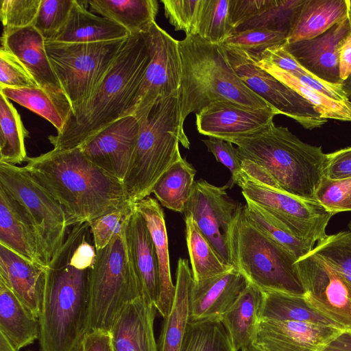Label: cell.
Segmentation results:
<instances>
[{
	"label": "cell",
	"instance_id": "ee69618b",
	"mask_svg": "<svg viewBox=\"0 0 351 351\" xmlns=\"http://www.w3.org/2000/svg\"><path fill=\"white\" fill-rule=\"evenodd\" d=\"M75 0H41L34 27L45 42L51 41L64 25Z\"/></svg>",
	"mask_w": 351,
	"mask_h": 351
},
{
	"label": "cell",
	"instance_id": "f5cc1de1",
	"mask_svg": "<svg viewBox=\"0 0 351 351\" xmlns=\"http://www.w3.org/2000/svg\"><path fill=\"white\" fill-rule=\"evenodd\" d=\"M271 0H230V21L235 30L263 12Z\"/></svg>",
	"mask_w": 351,
	"mask_h": 351
},
{
	"label": "cell",
	"instance_id": "f1b7e54d",
	"mask_svg": "<svg viewBox=\"0 0 351 351\" xmlns=\"http://www.w3.org/2000/svg\"><path fill=\"white\" fill-rule=\"evenodd\" d=\"M193 282L189 261L180 258L176 271L174 301L170 313L164 318L157 343L158 351H180L190 322L189 299Z\"/></svg>",
	"mask_w": 351,
	"mask_h": 351
},
{
	"label": "cell",
	"instance_id": "5bb4252c",
	"mask_svg": "<svg viewBox=\"0 0 351 351\" xmlns=\"http://www.w3.org/2000/svg\"><path fill=\"white\" fill-rule=\"evenodd\" d=\"M226 187L216 186L204 180L195 181L183 214L193 219L220 259L234 267L230 230L242 206L228 196Z\"/></svg>",
	"mask_w": 351,
	"mask_h": 351
},
{
	"label": "cell",
	"instance_id": "d6986e66",
	"mask_svg": "<svg viewBox=\"0 0 351 351\" xmlns=\"http://www.w3.org/2000/svg\"><path fill=\"white\" fill-rule=\"evenodd\" d=\"M350 32L348 15L316 37L286 43L285 46L291 56L317 79L332 86H341L339 50Z\"/></svg>",
	"mask_w": 351,
	"mask_h": 351
},
{
	"label": "cell",
	"instance_id": "8fae6325",
	"mask_svg": "<svg viewBox=\"0 0 351 351\" xmlns=\"http://www.w3.org/2000/svg\"><path fill=\"white\" fill-rule=\"evenodd\" d=\"M236 184L246 202L265 211L296 238L314 245L324 238L334 215L315 200L302 199L239 174Z\"/></svg>",
	"mask_w": 351,
	"mask_h": 351
},
{
	"label": "cell",
	"instance_id": "7c38bea8",
	"mask_svg": "<svg viewBox=\"0 0 351 351\" xmlns=\"http://www.w3.org/2000/svg\"><path fill=\"white\" fill-rule=\"evenodd\" d=\"M222 46L239 78L279 114L293 119L308 130L319 128L327 122L306 99L258 66L248 52Z\"/></svg>",
	"mask_w": 351,
	"mask_h": 351
},
{
	"label": "cell",
	"instance_id": "8d00e7d4",
	"mask_svg": "<svg viewBox=\"0 0 351 351\" xmlns=\"http://www.w3.org/2000/svg\"><path fill=\"white\" fill-rule=\"evenodd\" d=\"M186 240L195 282L221 275L234 267L223 263L191 217H185Z\"/></svg>",
	"mask_w": 351,
	"mask_h": 351
},
{
	"label": "cell",
	"instance_id": "f35d334b",
	"mask_svg": "<svg viewBox=\"0 0 351 351\" xmlns=\"http://www.w3.org/2000/svg\"><path fill=\"white\" fill-rule=\"evenodd\" d=\"M234 33L230 21V0H203L195 35L221 45Z\"/></svg>",
	"mask_w": 351,
	"mask_h": 351
},
{
	"label": "cell",
	"instance_id": "ba28073f",
	"mask_svg": "<svg viewBox=\"0 0 351 351\" xmlns=\"http://www.w3.org/2000/svg\"><path fill=\"white\" fill-rule=\"evenodd\" d=\"M141 296L140 285L128 257L123 228L108 245L96 250L95 261L88 277L83 335L96 330L110 331L122 309Z\"/></svg>",
	"mask_w": 351,
	"mask_h": 351
},
{
	"label": "cell",
	"instance_id": "6125c7cd",
	"mask_svg": "<svg viewBox=\"0 0 351 351\" xmlns=\"http://www.w3.org/2000/svg\"><path fill=\"white\" fill-rule=\"evenodd\" d=\"M240 351H263L258 348L256 347L254 345H251L245 348L242 349Z\"/></svg>",
	"mask_w": 351,
	"mask_h": 351
},
{
	"label": "cell",
	"instance_id": "3957f363",
	"mask_svg": "<svg viewBox=\"0 0 351 351\" xmlns=\"http://www.w3.org/2000/svg\"><path fill=\"white\" fill-rule=\"evenodd\" d=\"M247 178L293 196L315 200L327 163L321 146L302 141L273 123L254 135L232 140Z\"/></svg>",
	"mask_w": 351,
	"mask_h": 351
},
{
	"label": "cell",
	"instance_id": "d6a6232c",
	"mask_svg": "<svg viewBox=\"0 0 351 351\" xmlns=\"http://www.w3.org/2000/svg\"><path fill=\"white\" fill-rule=\"evenodd\" d=\"M92 12L108 18L125 28L130 35L142 34L155 22L156 0H88Z\"/></svg>",
	"mask_w": 351,
	"mask_h": 351
},
{
	"label": "cell",
	"instance_id": "11a10c76",
	"mask_svg": "<svg viewBox=\"0 0 351 351\" xmlns=\"http://www.w3.org/2000/svg\"><path fill=\"white\" fill-rule=\"evenodd\" d=\"M74 351H113L110 332L96 330L84 334Z\"/></svg>",
	"mask_w": 351,
	"mask_h": 351
},
{
	"label": "cell",
	"instance_id": "e0dca14e",
	"mask_svg": "<svg viewBox=\"0 0 351 351\" xmlns=\"http://www.w3.org/2000/svg\"><path fill=\"white\" fill-rule=\"evenodd\" d=\"M279 114L273 108L254 109L230 101H215L195 114L198 132L226 141L247 137L270 126Z\"/></svg>",
	"mask_w": 351,
	"mask_h": 351
},
{
	"label": "cell",
	"instance_id": "f907efd6",
	"mask_svg": "<svg viewBox=\"0 0 351 351\" xmlns=\"http://www.w3.org/2000/svg\"><path fill=\"white\" fill-rule=\"evenodd\" d=\"M351 193V178L330 180L324 177L316 191L315 200L333 215L340 213L345 199Z\"/></svg>",
	"mask_w": 351,
	"mask_h": 351
},
{
	"label": "cell",
	"instance_id": "6da1fadb",
	"mask_svg": "<svg viewBox=\"0 0 351 351\" xmlns=\"http://www.w3.org/2000/svg\"><path fill=\"white\" fill-rule=\"evenodd\" d=\"M96 248L90 222L73 226L48 265L39 320L40 351H74L86 317L90 271Z\"/></svg>",
	"mask_w": 351,
	"mask_h": 351
},
{
	"label": "cell",
	"instance_id": "be15d7a7",
	"mask_svg": "<svg viewBox=\"0 0 351 351\" xmlns=\"http://www.w3.org/2000/svg\"><path fill=\"white\" fill-rule=\"evenodd\" d=\"M349 18L350 21V25H351V0H350V12H349Z\"/></svg>",
	"mask_w": 351,
	"mask_h": 351
},
{
	"label": "cell",
	"instance_id": "44dd1931",
	"mask_svg": "<svg viewBox=\"0 0 351 351\" xmlns=\"http://www.w3.org/2000/svg\"><path fill=\"white\" fill-rule=\"evenodd\" d=\"M248 283L245 277L235 268L199 282L193 280L189 299L190 322L219 319Z\"/></svg>",
	"mask_w": 351,
	"mask_h": 351
},
{
	"label": "cell",
	"instance_id": "83f0119b",
	"mask_svg": "<svg viewBox=\"0 0 351 351\" xmlns=\"http://www.w3.org/2000/svg\"><path fill=\"white\" fill-rule=\"evenodd\" d=\"M350 12V0H304L287 36V43L316 37Z\"/></svg>",
	"mask_w": 351,
	"mask_h": 351
},
{
	"label": "cell",
	"instance_id": "680465c9",
	"mask_svg": "<svg viewBox=\"0 0 351 351\" xmlns=\"http://www.w3.org/2000/svg\"><path fill=\"white\" fill-rule=\"evenodd\" d=\"M0 351H19L17 350L8 339L0 332Z\"/></svg>",
	"mask_w": 351,
	"mask_h": 351
},
{
	"label": "cell",
	"instance_id": "ac0fdd59",
	"mask_svg": "<svg viewBox=\"0 0 351 351\" xmlns=\"http://www.w3.org/2000/svg\"><path fill=\"white\" fill-rule=\"evenodd\" d=\"M139 132L137 119L124 117L80 146L84 155L101 169L123 182Z\"/></svg>",
	"mask_w": 351,
	"mask_h": 351
},
{
	"label": "cell",
	"instance_id": "db71d44e",
	"mask_svg": "<svg viewBox=\"0 0 351 351\" xmlns=\"http://www.w3.org/2000/svg\"><path fill=\"white\" fill-rule=\"evenodd\" d=\"M324 177L330 180L351 178V146L327 154Z\"/></svg>",
	"mask_w": 351,
	"mask_h": 351
},
{
	"label": "cell",
	"instance_id": "681fc988",
	"mask_svg": "<svg viewBox=\"0 0 351 351\" xmlns=\"http://www.w3.org/2000/svg\"><path fill=\"white\" fill-rule=\"evenodd\" d=\"M37 86H38L32 76L19 59L1 47L0 88H20Z\"/></svg>",
	"mask_w": 351,
	"mask_h": 351
},
{
	"label": "cell",
	"instance_id": "ffe728a7",
	"mask_svg": "<svg viewBox=\"0 0 351 351\" xmlns=\"http://www.w3.org/2000/svg\"><path fill=\"white\" fill-rule=\"evenodd\" d=\"M341 331L320 324L260 319L253 345L263 351H322Z\"/></svg>",
	"mask_w": 351,
	"mask_h": 351
},
{
	"label": "cell",
	"instance_id": "6f0895ef",
	"mask_svg": "<svg viewBox=\"0 0 351 351\" xmlns=\"http://www.w3.org/2000/svg\"><path fill=\"white\" fill-rule=\"evenodd\" d=\"M322 351H351V330L341 331Z\"/></svg>",
	"mask_w": 351,
	"mask_h": 351
},
{
	"label": "cell",
	"instance_id": "1f68e13d",
	"mask_svg": "<svg viewBox=\"0 0 351 351\" xmlns=\"http://www.w3.org/2000/svg\"><path fill=\"white\" fill-rule=\"evenodd\" d=\"M262 293L260 319L311 323L341 330L335 322L315 308L305 295L278 291H262Z\"/></svg>",
	"mask_w": 351,
	"mask_h": 351
},
{
	"label": "cell",
	"instance_id": "7dc6e473",
	"mask_svg": "<svg viewBox=\"0 0 351 351\" xmlns=\"http://www.w3.org/2000/svg\"><path fill=\"white\" fill-rule=\"evenodd\" d=\"M41 0H1L0 16L4 30L34 26Z\"/></svg>",
	"mask_w": 351,
	"mask_h": 351
},
{
	"label": "cell",
	"instance_id": "7bdbcfd3",
	"mask_svg": "<svg viewBox=\"0 0 351 351\" xmlns=\"http://www.w3.org/2000/svg\"><path fill=\"white\" fill-rule=\"evenodd\" d=\"M311 252L327 262L351 285V232L327 234Z\"/></svg>",
	"mask_w": 351,
	"mask_h": 351
},
{
	"label": "cell",
	"instance_id": "8992f818",
	"mask_svg": "<svg viewBox=\"0 0 351 351\" xmlns=\"http://www.w3.org/2000/svg\"><path fill=\"white\" fill-rule=\"evenodd\" d=\"M135 118L138 136L123 182L132 204L149 196L159 178L181 156L180 143L190 147L180 119L178 97L159 98Z\"/></svg>",
	"mask_w": 351,
	"mask_h": 351
},
{
	"label": "cell",
	"instance_id": "ab89813d",
	"mask_svg": "<svg viewBox=\"0 0 351 351\" xmlns=\"http://www.w3.org/2000/svg\"><path fill=\"white\" fill-rule=\"evenodd\" d=\"M243 209L246 217L250 223L284 247L298 260L309 254L315 246L310 242L299 239L292 235L258 206L246 202Z\"/></svg>",
	"mask_w": 351,
	"mask_h": 351
},
{
	"label": "cell",
	"instance_id": "4dcf8cb0",
	"mask_svg": "<svg viewBox=\"0 0 351 351\" xmlns=\"http://www.w3.org/2000/svg\"><path fill=\"white\" fill-rule=\"evenodd\" d=\"M39 320L0 279V332L17 350L39 338Z\"/></svg>",
	"mask_w": 351,
	"mask_h": 351
},
{
	"label": "cell",
	"instance_id": "816d5d0a",
	"mask_svg": "<svg viewBox=\"0 0 351 351\" xmlns=\"http://www.w3.org/2000/svg\"><path fill=\"white\" fill-rule=\"evenodd\" d=\"M208 152H211L215 159L226 166L231 173V184H236V180L241 171V161L238 149L229 141L215 137L202 140Z\"/></svg>",
	"mask_w": 351,
	"mask_h": 351
},
{
	"label": "cell",
	"instance_id": "836d02e7",
	"mask_svg": "<svg viewBox=\"0 0 351 351\" xmlns=\"http://www.w3.org/2000/svg\"><path fill=\"white\" fill-rule=\"evenodd\" d=\"M195 169L180 156L159 178L154 193L162 206L183 213L195 185Z\"/></svg>",
	"mask_w": 351,
	"mask_h": 351
},
{
	"label": "cell",
	"instance_id": "74e56055",
	"mask_svg": "<svg viewBox=\"0 0 351 351\" xmlns=\"http://www.w3.org/2000/svg\"><path fill=\"white\" fill-rule=\"evenodd\" d=\"M180 351H237L219 319L189 322Z\"/></svg>",
	"mask_w": 351,
	"mask_h": 351
},
{
	"label": "cell",
	"instance_id": "d4e9b609",
	"mask_svg": "<svg viewBox=\"0 0 351 351\" xmlns=\"http://www.w3.org/2000/svg\"><path fill=\"white\" fill-rule=\"evenodd\" d=\"M145 219L151 234L158 266V295L156 309L163 318L171 311L175 298L170 269L168 237L163 210L158 202L148 196L134 204Z\"/></svg>",
	"mask_w": 351,
	"mask_h": 351
},
{
	"label": "cell",
	"instance_id": "277c9868",
	"mask_svg": "<svg viewBox=\"0 0 351 351\" xmlns=\"http://www.w3.org/2000/svg\"><path fill=\"white\" fill-rule=\"evenodd\" d=\"M149 61L143 34L130 35L88 99L69 114L61 131L49 136L53 148L80 147L128 116Z\"/></svg>",
	"mask_w": 351,
	"mask_h": 351
},
{
	"label": "cell",
	"instance_id": "c3c4849f",
	"mask_svg": "<svg viewBox=\"0 0 351 351\" xmlns=\"http://www.w3.org/2000/svg\"><path fill=\"white\" fill-rule=\"evenodd\" d=\"M165 14L176 31L195 35L203 0H161Z\"/></svg>",
	"mask_w": 351,
	"mask_h": 351
},
{
	"label": "cell",
	"instance_id": "4fadbf2b",
	"mask_svg": "<svg viewBox=\"0 0 351 351\" xmlns=\"http://www.w3.org/2000/svg\"><path fill=\"white\" fill-rule=\"evenodd\" d=\"M150 61L128 116L136 117L159 98L178 97L181 61L178 40L154 22L142 33Z\"/></svg>",
	"mask_w": 351,
	"mask_h": 351
},
{
	"label": "cell",
	"instance_id": "60d3db41",
	"mask_svg": "<svg viewBox=\"0 0 351 351\" xmlns=\"http://www.w3.org/2000/svg\"><path fill=\"white\" fill-rule=\"evenodd\" d=\"M0 93L8 99L45 118L56 127L57 132L62 130L65 118L52 97L41 88H0Z\"/></svg>",
	"mask_w": 351,
	"mask_h": 351
},
{
	"label": "cell",
	"instance_id": "91938a15",
	"mask_svg": "<svg viewBox=\"0 0 351 351\" xmlns=\"http://www.w3.org/2000/svg\"><path fill=\"white\" fill-rule=\"evenodd\" d=\"M341 87L348 100L351 101V75L346 80L342 82Z\"/></svg>",
	"mask_w": 351,
	"mask_h": 351
},
{
	"label": "cell",
	"instance_id": "bcb514c9",
	"mask_svg": "<svg viewBox=\"0 0 351 351\" xmlns=\"http://www.w3.org/2000/svg\"><path fill=\"white\" fill-rule=\"evenodd\" d=\"M134 205L130 202H128L90 222L97 250L105 247L116 235L122 232L125 221L132 213Z\"/></svg>",
	"mask_w": 351,
	"mask_h": 351
},
{
	"label": "cell",
	"instance_id": "484cf974",
	"mask_svg": "<svg viewBox=\"0 0 351 351\" xmlns=\"http://www.w3.org/2000/svg\"><path fill=\"white\" fill-rule=\"evenodd\" d=\"M0 245L31 262L42 265L36 232L27 213L1 186Z\"/></svg>",
	"mask_w": 351,
	"mask_h": 351
},
{
	"label": "cell",
	"instance_id": "52a82bcc",
	"mask_svg": "<svg viewBox=\"0 0 351 351\" xmlns=\"http://www.w3.org/2000/svg\"><path fill=\"white\" fill-rule=\"evenodd\" d=\"M233 266L261 291L305 295L298 259L246 217L242 206L230 235Z\"/></svg>",
	"mask_w": 351,
	"mask_h": 351
},
{
	"label": "cell",
	"instance_id": "9f6ffc18",
	"mask_svg": "<svg viewBox=\"0 0 351 351\" xmlns=\"http://www.w3.org/2000/svg\"><path fill=\"white\" fill-rule=\"evenodd\" d=\"M339 69L342 82L351 75V32L345 38L339 47Z\"/></svg>",
	"mask_w": 351,
	"mask_h": 351
},
{
	"label": "cell",
	"instance_id": "9c48e42d",
	"mask_svg": "<svg viewBox=\"0 0 351 351\" xmlns=\"http://www.w3.org/2000/svg\"><path fill=\"white\" fill-rule=\"evenodd\" d=\"M126 38L95 43L45 42L49 61L71 106V113L90 97Z\"/></svg>",
	"mask_w": 351,
	"mask_h": 351
},
{
	"label": "cell",
	"instance_id": "4316f807",
	"mask_svg": "<svg viewBox=\"0 0 351 351\" xmlns=\"http://www.w3.org/2000/svg\"><path fill=\"white\" fill-rule=\"evenodd\" d=\"M86 1L75 0L68 20L49 42L95 43L125 39L130 34L112 20L93 14Z\"/></svg>",
	"mask_w": 351,
	"mask_h": 351
},
{
	"label": "cell",
	"instance_id": "f546056e",
	"mask_svg": "<svg viewBox=\"0 0 351 351\" xmlns=\"http://www.w3.org/2000/svg\"><path fill=\"white\" fill-rule=\"evenodd\" d=\"M262 298V291L248 283L233 305L219 318L237 351L254 343Z\"/></svg>",
	"mask_w": 351,
	"mask_h": 351
},
{
	"label": "cell",
	"instance_id": "5b68a950",
	"mask_svg": "<svg viewBox=\"0 0 351 351\" xmlns=\"http://www.w3.org/2000/svg\"><path fill=\"white\" fill-rule=\"evenodd\" d=\"M178 47L181 61L178 100L183 125L189 114H197L219 100L254 109L271 108L239 78L222 45L197 35H186L178 40Z\"/></svg>",
	"mask_w": 351,
	"mask_h": 351
},
{
	"label": "cell",
	"instance_id": "603a6c76",
	"mask_svg": "<svg viewBox=\"0 0 351 351\" xmlns=\"http://www.w3.org/2000/svg\"><path fill=\"white\" fill-rule=\"evenodd\" d=\"M47 267L31 262L0 245V279L39 318L45 298Z\"/></svg>",
	"mask_w": 351,
	"mask_h": 351
},
{
	"label": "cell",
	"instance_id": "7a4b0ae2",
	"mask_svg": "<svg viewBox=\"0 0 351 351\" xmlns=\"http://www.w3.org/2000/svg\"><path fill=\"white\" fill-rule=\"evenodd\" d=\"M24 167L63 207L69 227L130 202L123 182L91 162L80 147L53 148L28 158Z\"/></svg>",
	"mask_w": 351,
	"mask_h": 351
},
{
	"label": "cell",
	"instance_id": "94428289",
	"mask_svg": "<svg viewBox=\"0 0 351 351\" xmlns=\"http://www.w3.org/2000/svg\"><path fill=\"white\" fill-rule=\"evenodd\" d=\"M348 211H351V193L345 199L340 209V213Z\"/></svg>",
	"mask_w": 351,
	"mask_h": 351
},
{
	"label": "cell",
	"instance_id": "30bf717a",
	"mask_svg": "<svg viewBox=\"0 0 351 351\" xmlns=\"http://www.w3.org/2000/svg\"><path fill=\"white\" fill-rule=\"evenodd\" d=\"M0 186L27 213L36 232L40 263L48 267L66 237L63 207L24 167L0 162Z\"/></svg>",
	"mask_w": 351,
	"mask_h": 351
},
{
	"label": "cell",
	"instance_id": "b9f144b4",
	"mask_svg": "<svg viewBox=\"0 0 351 351\" xmlns=\"http://www.w3.org/2000/svg\"><path fill=\"white\" fill-rule=\"evenodd\" d=\"M303 1L271 0L263 12L237 27L235 32L254 28H265L282 32L288 36Z\"/></svg>",
	"mask_w": 351,
	"mask_h": 351
},
{
	"label": "cell",
	"instance_id": "e7e4bbea",
	"mask_svg": "<svg viewBox=\"0 0 351 351\" xmlns=\"http://www.w3.org/2000/svg\"><path fill=\"white\" fill-rule=\"evenodd\" d=\"M349 230L351 232V221H350L348 224Z\"/></svg>",
	"mask_w": 351,
	"mask_h": 351
},
{
	"label": "cell",
	"instance_id": "9a60e30c",
	"mask_svg": "<svg viewBox=\"0 0 351 351\" xmlns=\"http://www.w3.org/2000/svg\"><path fill=\"white\" fill-rule=\"evenodd\" d=\"M295 265L308 301L342 330H351V285L311 252Z\"/></svg>",
	"mask_w": 351,
	"mask_h": 351
},
{
	"label": "cell",
	"instance_id": "7402d4cb",
	"mask_svg": "<svg viewBox=\"0 0 351 351\" xmlns=\"http://www.w3.org/2000/svg\"><path fill=\"white\" fill-rule=\"evenodd\" d=\"M123 236L128 257L138 281L141 296L156 307L158 266L154 244L145 219L135 209L125 219Z\"/></svg>",
	"mask_w": 351,
	"mask_h": 351
},
{
	"label": "cell",
	"instance_id": "f6af8a7d",
	"mask_svg": "<svg viewBox=\"0 0 351 351\" xmlns=\"http://www.w3.org/2000/svg\"><path fill=\"white\" fill-rule=\"evenodd\" d=\"M287 35L265 28L234 32L221 45L258 54L265 49L287 43Z\"/></svg>",
	"mask_w": 351,
	"mask_h": 351
},
{
	"label": "cell",
	"instance_id": "cb8c5ba5",
	"mask_svg": "<svg viewBox=\"0 0 351 351\" xmlns=\"http://www.w3.org/2000/svg\"><path fill=\"white\" fill-rule=\"evenodd\" d=\"M156 311L142 296L128 304L109 331L113 351H158L154 332Z\"/></svg>",
	"mask_w": 351,
	"mask_h": 351
},
{
	"label": "cell",
	"instance_id": "d590c367",
	"mask_svg": "<svg viewBox=\"0 0 351 351\" xmlns=\"http://www.w3.org/2000/svg\"><path fill=\"white\" fill-rule=\"evenodd\" d=\"M0 162L16 165L27 161L25 138L28 136L21 116L0 93Z\"/></svg>",
	"mask_w": 351,
	"mask_h": 351
},
{
	"label": "cell",
	"instance_id": "e575fe53",
	"mask_svg": "<svg viewBox=\"0 0 351 351\" xmlns=\"http://www.w3.org/2000/svg\"><path fill=\"white\" fill-rule=\"evenodd\" d=\"M249 53L258 66L306 99L322 117L326 119L351 121V101L349 100L339 101L334 99L304 84L289 73L258 58L250 53Z\"/></svg>",
	"mask_w": 351,
	"mask_h": 351
},
{
	"label": "cell",
	"instance_id": "2e32d148",
	"mask_svg": "<svg viewBox=\"0 0 351 351\" xmlns=\"http://www.w3.org/2000/svg\"><path fill=\"white\" fill-rule=\"evenodd\" d=\"M1 42V47L16 57L37 85L52 97L66 121L71 106L49 61L41 34L34 26L3 29Z\"/></svg>",
	"mask_w": 351,
	"mask_h": 351
}]
</instances>
